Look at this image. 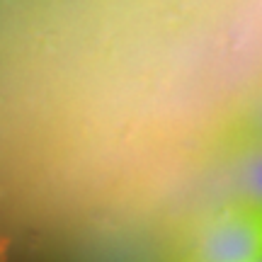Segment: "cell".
I'll return each instance as SVG.
<instances>
[{
  "mask_svg": "<svg viewBox=\"0 0 262 262\" xmlns=\"http://www.w3.org/2000/svg\"><path fill=\"white\" fill-rule=\"evenodd\" d=\"M262 257V206L235 196L194 231L178 262H255Z\"/></svg>",
  "mask_w": 262,
  "mask_h": 262,
  "instance_id": "1",
  "label": "cell"
},
{
  "mask_svg": "<svg viewBox=\"0 0 262 262\" xmlns=\"http://www.w3.org/2000/svg\"><path fill=\"white\" fill-rule=\"evenodd\" d=\"M231 165L238 187V199H245L255 206H262V141L228 134Z\"/></svg>",
  "mask_w": 262,
  "mask_h": 262,
  "instance_id": "2",
  "label": "cell"
},
{
  "mask_svg": "<svg viewBox=\"0 0 262 262\" xmlns=\"http://www.w3.org/2000/svg\"><path fill=\"white\" fill-rule=\"evenodd\" d=\"M231 134H241V136H250V139L262 141V93L253 100V104L245 110L238 122L233 124Z\"/></svg>",
  "mask_w": 262,
  "mask_h": 262,
  "instance_id": "3",
  "label": "cell"
},
{
  "mask_svg": "<svg viewBox=\"0 0 262 262\" xmlns=\"http://www.w3.org/2000/svg\"><path fill=\"white\" fill-rule=\"evenodd\" d=\"M0 262H5V255H3V250H0Z\"/></svg>",
  "mask_w": 262,
  "mask_h": 262,
  "instance_id": "4",
  "label": "cell"
},
{
  "mask_svg": "<svg viewBox=\"0 0 262 262\" xmlns=\"http://www.w3.org/2000/svg\"><path fill=\"white\" fill-rule=\"evenodd\" d=\"M255 262H262V257H257V260H255Z\"/></svg>",
  "mask_w": 262,
  "mask_h": 262,
  "instance_id": "5",
  "label": "cell"
}]
</instances>
